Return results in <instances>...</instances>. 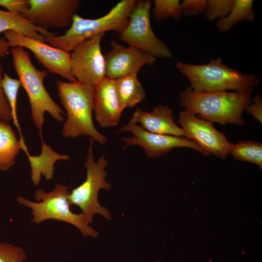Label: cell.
Segmentation results:
<instances>
[{"mask_svg": "<svg viewBox=\"0 0 262 262\" xmlns=\"http://www.w3.org/2000/svg\"><path fill=\"white\" fill-rule=\"evenodd\" d=\"M249 93L227 91L198 92L190 87L182 91L179 96L181 106L200 118L225 125L228 123L243 126L242 116L251 102Z\"/></svg>", "mask_w": 262, "mask_h": 262, "instance_id": "6da1fadb", "label": "cell"}, {"mask_svg": "<svg viewBox=\"0 0 262 262\" xmlns=\"http://www.w3.org/2000/svg\"><path fill=\"white\" fill-rule=\"evenodd\" d=\"M56 86L60 100L67 114L62 131L63 136L67 138L89 136L104 145L107 138L96 129L93 120L94 86L77 81L61 80H57Z\"/></svg>", "mask_w": 262, "mask_h": 262, "instance_id": "7a4b0ae2", "label": "cell"}, {"mask_svg": "<svg viewBox=\"0 0 262 262\" xmlns=\"http://www.w3.org/2000/svg\"><path fill=\"white\" fill-rule=\"evenodd\" d=\"M176 68L190 82L191 89L198 92L234 90L250 93L259 83V78L244 74L222 62L220 58L203 65L178 62Z\"/></svg>", "mask_w": 262, "mask_h": 262, "instance_id": "3957f363", "label": "cell"}, {"mask_svg": "<svg viewBox=\"0 0 262 262\" xmlns=\"http://www.w3.org/2000/svg\"><path fill=\"white\" fill-rule=\"evenodd\" d=\"M10 52L14 68L29 98L32 118L43 142L42 129L45 113H49L59 122L64 121L65 113L44 86V81L48 75L47 70L37 69L32 63L29 53L23 47H12Z\"/></svg>", "mask_w": 262, "mask_h": 262, "instance_id": "277c9868", "label": "cell"}, {"mask_svg": "<svg viewBox=\"0 0 262 262\" xmlns=\"http://www.w3.org/2000/svg\"><path fill=\"white\" fill-rule=\"evenodd\" d=\"M138 2V0H122L105 15L96 19L85 18L76 14L64 34L45 37V42L70 52L80 43L97 34L110 31L119 33L127 27Z\"/></svg>", "mask_w": 262, "mask_h": 262, "instance_id": "5b68a950", "label": "cell"}, {"mask_svg": "<svg viewBox=\"0 0 262 262\" xmlns=\"http://www.w3.org/2000/svg\"><path fill=\"white\" fill-rule=\"evenodd\" d=\"M68 187L57 184L54 189L47 192L37 189L32 201L21 196L17 197L18 203L31 210L32 222L39 224L48 219H53L69 223L76 227L83 236L96 237L98 232L88 224L83 215L73 213L68 200L70 193Z\"/></svg>", "mask_w": 262, "mask_h": 262, "instance_id": "8992f818", "label": "cell"}, {"mask_svg": "<svg viewBox=\"0 0 262 262\" xmlns=\"http://www.w3.org/2000/svg\"><path fill=\"white\" fill-rule=\"evenodd\" d=\"M108 160L102 154L97 162L93 153V140L90 138V144L84 165L86 169V177L83 182L73 189L68 196L71 205L78 206L82 210L86 222L89 225L93 216L98 214L108 220L111 218V213L98 202V195L101 189L109 190L112 185L106 180L107 171L105 169Z\"/></svg>", "mask_w": 262, "mask_h": 262, "instance_id": "52a82bcc", "label": "cell"}, {"mask_svg": "<svg viewBox=\"0 0 262 262\" xmlns=\"http://www.w3.org/2000/svg\"><path fill=\"white\" fill-rule=\"evenodd\" d=\"M151 2L149 0H138L131 13L128 24L118 38L144 51L154 57L169 59L172 53L168 47L154 33L150 20Z\"/></svg>", "mask_w": 262, "mask_h": 262, "instance_id": "ba28073f", "label": "cell"}, {"mask_svg": "<svg viewBox=\"0 0 262 262\" xmlns=\"http://www.w3.org/2000/svg\"><path fill=\"white\" fill-rule=\"evenodd\" d=\"M104 34L86 39L70 53L71 71L77 82L95 86L105 78V59L100 45Z\"/></svg>", "mask_w": 262, "mask_h": 262, "instance_id": "9c48e42d", "label": "cell"}, {"mask_svg": "<svg viewBox=\"0 0 262 262\" xmlns=\"http://www.w3.org/2000/svg\"><path fill=\"white\" fill-rule=\"evenodd\" d=\"M3 34L10 47L20 46L31 50L48 72L57 74L69 82L77 81L71 71L70 52L12 31H5Z\"/></svg>", "mask_w": 262, "mask_h": 262, "instance_id": "30bf717a", "label": "cell"}, {"mask_svg": "<svg viewBox=\"0 0 262 262\" xmlns=\"http://www.w3.org/2000/svg\"><path fill=\"white\" fill-rule=\"evenodd\" d=\"M129 131L132 134L131 137L121 138L125 142L124 149L130 146H139L150 159L160 157L179 147L191 148L204 155H209L196 143L185 137L152 133L130 121L118 131Z\"/></svg>", "mask_w": 262, "mask_h": 262, "instance_id": "8fae6325", "label": "cell"}, {"mask_svg": "<svg viewBox=\"0 0 262 262\" xmlns=\"http://www.w3.org/2000/svg\"><path fill=\"white\" fill-rule=\"evenodd\" d=\"M178 123L186 134V138L194 141L208 154L224 159L230 154L232 144L225 135L216 130L210 121L197 117L184 110L180 112Z\"/></svg>", "mask_w": 262, "mask_h": 262, "instance_id": "7c38bea8", "label": "cell"}, {"mask_svg": "<svg viewBox=\"0 0 262 262\" xmlns=\"http://www.w3.org/2000/svg\"><path fill=\"white\" fill-rule=\"evenodd\" d=\"M29 8L21 15L35 25L62 29L71 25L80 0H29Z\"/></svg>", "mask_w": 262, "mask_h": 262, "instance_id": "4fadbf2b", "label": "cell"}, {"mask_svg": "<svg viewBox=\"0 0 262 262\" xmlns=\"http://www.w3.org/2000/svg\"><path fill=\"white\" fill-rule=\"evenodd\" d=\"M111 47L104 59L105 77L112 80L138 73L143 66H152L156 61V58L136 47H125L114 40L111 41Z\"/></svg>", "mask_w": 262, "mask_h": 262, "instance_id": "5bb4252c", "label": "cell"}, {"mask_svg": "<svg viewBox=\"0 0 262 262\" xmlns=\"http://www.w3.org/2000/svg\"><path fill=\"white\" fill-rule=\"evenodd\" d=\"M94 103L95 116L101 127L118 124L124 109L116 95L115 80L105 77L94 86Z\"/></svg>", "mask_w": 262, "mask_h": 262, "instance_id": "9a60e30c", "label": "cell"}, {"mask_svg": "<svg viewBox=\"0 0 262 262\" xmlns=\"http://www.w3.org/2000/svg\"><path fill=\"white\" fill-rule=\"evenodd\" d=\"M130 121L140 123L143 129L152 133L186 137L182 128L174 122L172 111L167 106H157L150 112L138 108Z\"/></svg>", "mask_w": 262, "mask_h": 262, "instance_id": "2e32d148", "label": "cell"}, {"mask_svg": "<svg viewBox=\"0 0 262 262\" xmlns=\"http://www.w3.org/2000/svg\"><path fill=\"white\" fill-rule=\"evenodd\" d=\"M12 31L23 36L45 42V37L58 35L39 27L20 15L0 9V33ZM10 46L4 37L0 39V58L8 54Z\"/></svg>", "mask_w": 262, "mask_h": 262, "instance_id": "e0dca14e", "label": "cell"}, {"mask_svg": "<svg viewBox=\"0 0 262 262\" xmlns=\"http://www.w3.org/2000/svg\"><path fill=\"white\" fill-rule=\"evenodd\" d=\"M116 95L122 107H132L145 98L144 88L137 78V73H132L115 80Z\"/></svg>", "mask_w": 262, "mask_h": 262, "instance_id": "ac0fdd59", "label": "cell"}, {"mask_svg": "<svg viewBox=\"0 0 262 262\" xmlns=\"http://www.w3.org/2000/svg\"><path fill=\"white\" fill-rule=\"evenodd\" d=\"M21 144L10 125L0 121V171H6L15 164Z\"/></svg>", "mask_w": 262, "mask_h": 262, "instance_id": "d6986e66", "label": "cell"}, {"mask_svg": "<svg viewBox=\"0 0 262 262\" xmlns=\"http://www.w3.org/2000/svg\"><path fill=\"white\" fill-rule=\"evenodd\" d=\"M253 0H235L229 13L216 22L218 30L222 32L229 31L241 21H252L256 16L253 8Z\"/></svg>", "mask_w": 262, "mask_h": 262, "instance_id": "ffe728a7", "label": "cell"}, {"mask_svg": "<svg viewBox=\"0 0 262 262\" xmlns=\"http://www.w3.org/2000/svg\"><path fill=\"white\" fill-rule=\"evenodd\" d=\"M234 158L237 160L250 162L259 166L262 170V144L251 141H241L233 144L230 151Z\"/></svg>", "mask_w": 262, "mask_h": 262, "instance_id": "44dd1931", "label": "cell"}, {"mask_svg": "<svg viewBox=\"0 0 262 262\" xmlns=\"http://www.w3.org/2000/svg\"><path fill=\"white\" fill-rule=\"evenodd\" d=\"M21 85V82L19 79L12 78L6 73L3 74L1 80V86L11 108L12 119L19 133V140L21 144V147L24 148L27 146L25 143L19 124L16 108L18 93Z\"/></svg>", "mask_w": 262, "mask_h": 262, "instance_id": "7402d4cb", "label": "cell"}, {"mask_svg": "<svg viewBox=\"0 0 262 262\" xmlns=\"http://www.w3.org/2000/svg\"><path fill=\"white\" fill-rule=\"evenodd\" d=\"M179 0H155L152 11L154 18L157 22L172 17L180 20L182 13Z\"/></svg>", "mask_w": 262, "mask_h": 262, "instance_id": "603a6c76", "label": "cell"}, {"mask_svg": "<svg viewBox=\"0 0 262 262\" xmlns=\"http://www.w3.org/2000/svg\"><path fill=\"white\" fill-rule=\"evenodd\" d=\"M235 0H207L204 13L206 18L212 21L227 16L233 7Z\"/></svg>", "mask_w": 262, "mask_h": 262, "instance_id": "cb8c5ba5", "label": "cell"}, {"mask_svg": "<svg viewBox=\"0 0 262 262\" xmlns=\"http://www.w3.org/2000/svg\"><path fill=\"white\" fill-rule=\"evenodd\" d=\"M26 258L21 247L0 242V262H24Z\"/></svg>", "mask_w": 262, "mask_h": 262, "instance_id": "d4e9b609", "label": "cell"}, {"mask_svg": "<svg viewBox=\"0 0 262 262\" xmlns=\"http://www.w3.org/2000/svg\"><path fill=\"white\" fill-rule=\"evenodd\" d=\"M207 0H184L180 2L182 15L193 17L205 13Z\"/></svg>", "mask_w": 262, "mask_h": 262, "instance_id": "484cf974", "label": "cell"}, {"mask_svg": "<svg viewBox=\"0 0 262 262\" xmlns=\"http://www.w3.org/2000/svg\"><path fill=\"white\" fill-rule=\"evenodd\" d=\"M3 68L0 58V121L8 122L12 119L11 108L1 86Z\"/></svg>", "mask_w": 262, "mask_h": 262, "instance_id": "4316f807", "label": "cell"}, {"mask_svg": "<svg viewBox=\"0 0 262 262\" xmlns=\"http://www.w3.org/2000/svg\"><path fill=\"white\" fill-rule=\"evenodd\" d=\"M0 6L10 12L22 15L30 7L29 0H0Z\"/></svg>", "mask_w": 262, "mask_h": 262, "instance_id": "83f0119b", "label": "cell"}, {"mask_svg": "<svg viewBox=\"0 0 262 262\" xmlns=\"http://www.w3.org/2000/svg\"><path fill=\"white\" fill-rule=\"evenodd\" d=\"M253 102L246 108V111L253 115L254 118L262 123V99L259 94L255 95L252 99Z\"/></svg>", "mask_w": 262, "mask_h": 262, "instance_id": "f1b7e54d", "label": "cell"}, {"mask_svg": "<svg viewBox=\"0 0 262 262\" xmlns=\"http://www.w3.org/2000/svg\"><path fill=\"white\" fill-rule=\"evenodd\" d=\"M157 262H160V261H158Z\"/></svg>", "mask_w": 262, "mask_h": 262, "instance_id": "f546056e", "label": "cell"}]
</instances>
